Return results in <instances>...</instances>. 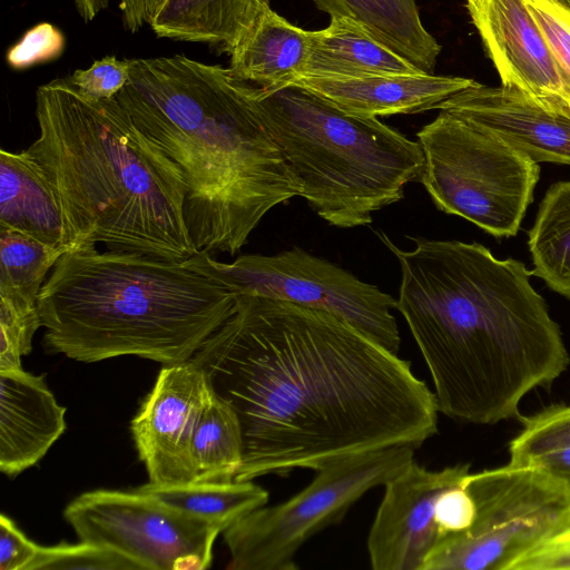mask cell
<instances>
[{"mask_svg":"<svg viewBox=\"0 0 570 570\" xmlns=\"http://www.w3.org/2000/svg\"><path fill=\"white\" fill-rule=\"evenodd\" d=\"M191 360L238 419L236 481L416 449L438 432L434 393L410 362L322 309L238 295Z\"/></svg>","mask_w":570,"mask_h":570,"instance_id":"obj_1","label":"cell"},{"mask_svg":"<svg viewBox=\"0 0 570 570\" xmlns=\"http://www.w3.org/2000/svg\"><path fill=\"white\" fill-rule=\"evenodd\" d=\"M384 244L401 266L396 309L431 374L438 410L465 423L519 417L523 397L570 364L559 324L525 265L484 245L410 237Z\"/></svg>","mask_w":570,"mask_h":570,"instance_id":"obj_2","label":"cell"},{"mask_svg":"<svg viewBox=\"0 0 570 570\" xmlns=\"http://www.w3.org/2000/svg\"><path fill=\"white\" fill-rule=\"evenodd\" d=\"M256 85L184 55L130 59L116 96L179 168L198 252L237 253L265 215L302 186L266 126Z\"/></svg>","mask_w":570,"mask_h":570,"instance_id":"obj_3","label":"cell"},{"mask_svg":"<svg viewBox=\"0 0 570 570\" xmlns=\"http://www.w3.org/2000/svg\"><path fill=\"white\" fill-rule=\"evenodd\" d=\"M39 135L26 151L61 208L68 250L82 244L184 263L198 253L185 220L179 168L116 98L68 77L36 91Z\"/></svg>","mask_w":570,"mask_h":570,"instance_id":"obj_4","label":"cell"},{"mask_svg":"<svg viewBox=\"0 0 570 570\" xmlns=\"http://www.w3.org/2000/svg\"><path fill=\"white\" fill-rule=\"evenodd\" d=\"M236 298L184 263L82 244L57 261L37 304L50 353L166 365L190 360L235 312Z\"/></svg>","mask_w":570,"mask_h":570,"instance_id":"obj_5","label":"cell"},{"mask_svg":"<svg viewBox=\"0 0 570 570\" xmlns=\"http://www.w3.org/2000/svg\"><path fill=\"white\" fill-rule=\"evenodd\" d=\"M262 117L302 186L303 197L330 225L366 226L420 179L424 155L377 118L346 114L297 85L257 87Z\"/></svg>","mask_w":570,"mask_h":570,"instance_id":"obj_6","label":"cell"},{"mask_svg":"<svg viewBox=\"0 0 570 570\" xmlns=\"http://www.w3.org/2000/svg\"><path fill=\"white\" fill-rule=\"evenodd\" d=\"M416 136L424 155L420 180L438 209L495 238L519 233L540 178L537 161L445 110Z\"/></svg>","mask_w":570,"mask_h":570,"instance_id":"obj_7","label":"cell"},{"mask_svg":"<svg viewBox=\"0 0 570 570\" xmlns=\"http://www.w3.org/2000/svg\"><path fill=\"white\" fill-rule=\"evenodd\" d=\"M472 525L445 535L422 570H509L523 553L570 523V492L535 465L470 472Z\"/></svg>","mask_w":570,"mask_h":570,"instance_id":"obj_8","label":"cell"},{"mask_svg":"<svg viewBox=\"0 0 570 570\" xmlns=\"http://www.w3.org/2000/svg\"><path fill=\"white\" fill-rule=\"evenodd\" d=\"M414 450L395 445L328 463L288 500L246 514L223 531L230 554L227 569L296 570L302 546L340 522L367 491L402 473L414 461Z\"/></svg>","mask_w":570,"mask_h":570,"instance_id":"obj_9","label":"cell"},{"mask_svg":"<svg viewBox=\"0 0 570 570\" xmlns=\"http://www.w3.org/2000/svg\"><path fill=\"white\" fill-rule=\"evenodd\" d=\"M186 266L238 295L263 296L336 315L370 338L397 353L401 338L396 299L340 266L293 247L276 255H242L232 263L198 252Z\"/></svg>","mask_w":570,"mask_h":570,"instance_id":"obj_10","label":"cell"},{"mask_svg":"<svg viewBox=\"0 0 570 570\" xmlns=\"http://www.w3.org/2000/svg\"><path fill=\"white\" fill-rule=\"evenodd\" d=\"M63 518L79 541L104 546L142 570H204L219 528L137 491L94 490L75 498Z\"/></svg>","mask_w":570,"mask_h":570,"instance_id":"obj_11","label":"cell"},{"mask_svg":"<svg viewBox=\"0 0 570 570\" xmlns=\"http://www.w3.org/2000/svg\"><path fill=\"white\" fill-rule=\"evenodd\" d=\"M213 394L206 373L191 358L161 367L153 390L130 423L149 483L195 482L191 441Z\"/></svg>","mask_w":570,"mask_h":570,"instance_id":"obj_12","label":"cell"},{"mask_svg":"<svg viewBox=\"0 0 570 570\" xmlns=\"http://www.w3.org/2000/svg\"><path fill=\"white\" fill-rule=\"evenodd\" d=\"M469 473V463L428 470L414 460L389 481L367 538L372 569L422 570L442 539L439 499Z\"/></svg>","mask_w":570,"mask_h":570,"instance_id":"obj_13","label":"cell"},{"mask_svg":"<svg viewBox=\"0 0 570 570\" xmlns=\"http://www.w3.org/2000/svg\"><path fill=\"white\" fill-rule=\"evenodd\" d=\"M465 8L501 86L550 114L570 117V96L524 1L465 0Z\"/></svg>","mask_w":570,"mask_h":570,"instance_id":"obj_14","label":"cell"},{"mask_svg":"<svg viewBox=\"0 0 570 570\" xmlns=\"http://www.w3.org/2000/svg\"><path fill=\"white\" fill-rule=\"evenodd\" d=\"M438 110L497 135L538 164L570 166V117L550 114L514 89L475 81L441 102Z\"/></svg>","mask_w":570,"mask_h":570,"instance_id":"obj_15","label":"cell"},{"mask_svg":"<svg viewBox=\"0 0 570 570\" xmlns=\"http://www.w3.org/2000/svg\"><path fill=\"white\" fill-rule=\"evenodd\" d=\"M65 414L43 374L0 371V471L16 476L37 464L63 434Z\"/></svg>","mask_w":570,"mask_h":570,"instance_id":"obj_16","label":"cell"},{"mask_svg":"<svg viewBox=\"0 0 570 570\" xmlns=\"http://www.w3.org/2000/svg\"><path fill=\"white\" fill-rule=\"evenodd\" d=\"M475 81L425 72L358 78L302 76L294 85L321 96L346 114L377 118L438 109L441 102Z\"/></svg>","mask_w":570,"mask_h":570,"instance_id":"obj_17","label":"cell"},{"mask_svg":"<svg viewBox=\"0 0 570 570\" xmlns=\"http://www.w3.org/2000/svg\"><path fill=\"white\" fill-rule=\"evenodd\" d=\"M0 227L66 248L63 215L40 166L24 150L0 151Z\"/></svg>","mask_w":570,"mask_h":570,"instance_id":"obj_18","label":"cell"},{"mask_svg":"<svg viewBox=\"0 0 570 570\" xmlns=\"http://www.w3.org/2000/svg\"><path fill=\"white\" fill-rule=\"evenodd\" d=\"M309 43V31L269 8L232 50L229 68L264 89L288 86L304 76Z\"/></svg>","mask_w":570,"mask_h":570,"instance_id":"obj_19","label":"cell"},{"mask_svg":"<svg viewBox=\"0 0 570 570\" xmlns=\"http://www.w3.org/2000/svg\"><path fill=\"white\" fill-rule=\"evenodd\" d=\"M309 41L304 76L358 78L425 73L347 17H331L326 28L309 31Z\"/></svg>","mask_w":570,"mask_h":570,"instance_id":"obj_20","label":"cell"},{"mask_svg":"<svg viewBox=\"0 0 570 570\" xmlns=\"http://www.w3.org/2000/svg\"><path fill=\"white\" fill-rule=\"evenodd\" d=\"M331 17H347L421 70L433 73L441 46L425 29L416 0H312Z\"/></svg>","mask_w":570,"mask_h":570,"instance_id":"obj_21","label":"cell"},{"mask_svg":"<svg viewBox=\"0 0 570 570\" xmlns=\"http://www.w3.org/2000/svg\"><path fill=\"white\" fill-rule=\"evenodd\" d=\"M269 8V0H169L148 24L158 37L230 53Z\"/></svg>","mask_w":570,"mask_h":570,"instance_id":"obj_22","label":"cell"},{"mask_svg":"<svg viewBox=\"0 0 570 570\" xmlns=\"http://www.w3.org/2000/svg\"><path fill=\"white\" fill-rule=\"evenodd\" d=\"M532 275L570 299V180L551 185L528 232Z\"/></svg>","mask_w":570,"mask_h":570,"instance_id":"obj_23","label":"cell"},{"mask_svg":"<svg viewBox=\"0 0 570 570\" xmlns=\"http://www.w3.org/2000/svg\"><path fill=\"white\" fill-rule=\"evenodd\" d=\"M159 501L210 522L225 531L268 502V492L253 481L191 482L175 485L147 483L136 489Z\"/></svg>","mask_w":570,"mask_h":570,"instance_id":"obj_24","label":"cell"},{"mask_svg":"<svg viewBox=\"0 0 570 570\" xmlns=\"http://www.w3.org/2000/svg\"><path fill=\"white\" fill-rule=\"evenodd\" d=\"M191 455L195 482H229L243 462V436L232 407L215 394L198 420Z\"/></svg>","mask_w":570,"mask_h":570,"instance_id":"obj_25","label":"cell"},{"mask_svg":"<svg viewBox=\"0 0 570 570\" xmlns=\"http://www.w3.org/2000/svg\"><path fill=\"white\" fill-rule=\"evenodd\" d=\"M67 252L26 234L0 227V298L38 305L47 275Z\"/></svg>","mask_w":570,"mask_h":570,"instance_id":"obj_26","label":"cell"},{"mask_svg":"<svg viewBox=\"0 0 570 570\" xmlns=\"http://www.w3.org/2000/svg\"><path fill=\"white\" fill-rule=\"evenodd\" d=\"M28 570H142L118 551L90 542L39 548Z\"/></svg>","mask_w":570,"mask_h":570,"instance_id":"obj_27","label":"cell"},{"mask_svg":"<svg viewBox=\"0 0 570 570\" xmlns=\"http://www.w3.org/2000/svg\"><path fill=\"white\" fill-rule=\"evenodd\" d=\"M522 429L510 442L509 463L517 464L541 451L570 444V403L553 404L521 420Z\"/></svg>","mask_w":570,"mask_h":570,"instance_id":"obj_28","label":"cell"},{"mask_svg":"<svg viewBox=\"0 0 570 570\" xmlns=\"http://www.w3.org/2000/svg\"><path fill=\"white\" fill-rule=\"evenodd\" d=\"M42 327L38 305L0 298V371L22 368L21 357L32 350V338Z\"/></svg>","mask_w":570,"mask_h":570,"instance_id":"obj_29","label":"cell"},{"mask_svg":"<svg viewBox=\"0 0 570 570\" xmlns=\"http://www.w3.org/2000/svg\"><path fill=\"white\" fill-rule=\"evenodd\" d=\"M540 29L570 96V8L558 0H523Z\"/></svg>","mask_w":570,"mask_h":570,"instance_id":"obj_30","label":"cell"},{"mask_svg":"<svg viewBox=\"0 0 570 570\" xmlns=\"http://www.w3.org/2000/svg\"><path fill=\"white\" fill-rule=\"evenodd\" d=\"M63 48L65 37L61 31L49 22H41L10 47L7 61L13 69H26L58 58Z\"/></svg>","mask_w":570,"mask_h":570,"instance_id":"obj_31","label":"cell"},{"mask_svg":"<svg viewBox=\"0 0 570 570\" xmlns=\"http://www.w3.org/2000/svg\"><path fill=\"white\" fill-rule=\"evenodd\" d=\"M130 59L107 56L87 69H78L69 80L81 92L98 99L116 98L128 81Z\"/></svg>","mask_w":570,"mask_h":570,"instance_id":"obj_32","label":"cell"},{"mask_svg":"<svg viewBox=\"0 0 570 570\" xmlns=\"http://www.w3.org/2000/svg\"><path fill=\"white\" fill-rule=\"evenodd\" d=\"M464 480L465 478L448 488L439 499L436 522L442 539L445 535L468 530L475 519V503L465 487Z\"/></svg>","mask_w":570,"mask_h":570,"instance_id":"obj_33","label":"cell"},{"mask_svg":"<svg viewBox=\"0 0 570 570\" xmlns=\"http://www.w3.org/2000/svg\"><path fill=\"white\" fill-rule=\"evenodd\" d=\"M509 570H570V523L520 556Z\"/></svg>","mask_w":570,"mask_h":570,"instance_id":"obj_34","label":"cell"},{"mask_svg":"<svg viewBox=\"0 0 570 570\" xmlns=\"http://www.w3.org/2000/svg\"><path fill=\"white\" fill-rule=\"evenodd\" d=\"M39 548L9 517L0 515V570H28Z\"/></svg>","mask_w":570,"mask_h":570,"instance_id":"obj_35","label":"cell"},{"mask_svg":"<svg viewBox=\"0 0 570 570\" xmlns=\"http://www.w3.org/2000/svg\"><path fill=\"white\" fill-rule=\"evenodd\" d=\"M517 464H529L541 468L561 482L570 492V444L541 451Z\"/></svg>","mask_w":570,"mask_h":570,"instance_id":"obj_36","label":"cell"},{"mask_svg":"<svg viewBox=\"0 0 570 570\" xmlns=\"http://www.w3.org/2000/svg\"><path fill=\"white\" fill-rule=\"evenodd\" d=\"M146 23H149L169 0H144Z\"/></svg>","mask_w":570,"mask_h":570,"instance_id":"obj_37","label":"cell"},{"mask_svg":"<svg viewBox=\"0 0 570 570\" xmlns=\"http://www.w3.org/2000/svg\"><path fill=\"white\" fill-rule=\"evenodd\" d=\"M120 9L126 16H138L144 11V0H120Z\"/></svg>","mask_w":570,"mask_h":570,"instance_id":"obj_38","label":"cell"}]
</instances>
